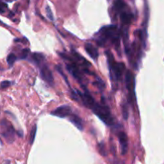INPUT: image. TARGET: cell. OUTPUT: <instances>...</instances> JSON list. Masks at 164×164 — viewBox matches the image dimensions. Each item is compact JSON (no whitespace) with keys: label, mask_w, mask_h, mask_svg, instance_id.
I'll use <instances>...</instances> for the list:
<instances>
[{"label":"cell","mask_w":164,"mask_h":164,"mask_svg":"<svg viewBox=\"0 0 164 164\" xmlns=\"http://www.w3.org/2000/svg\"><path fill=\"white\" fill-rule=\"evenodd\" d=\"M99 38L96 39L99 46H103L106 42L110 41L116 47L119 46L120 43V30L115 25L105 26L99 30L98 33Z\"/></svg>","instance_id":"6da1fadb"},{"label":"cell","mask_w":164,"mask_h":164,"mask_svg":"<svg viewBox=\"0 0 164 164\" xmlns=\"http://www.w3.org/2000/svg\"><path fill=\"white\" fill-rule=\"evenodd\" d=\"M106 55L107 57L108 67H109L110 77L111 82L115 84H117L119 80H121L123 73L126 71V67L123 63H118L114 58L113 55L110 51H106Z\"/></svg>","instance_id":"7a4b0ae2"},{"label":"cell","mask_w":164,"mask_h":164,"mask_svg":"<svg viewBox=\"0 0 164 164\" xmlns=\"http://www.w3.org/2000/svg\"><path fill=\"white\" fill-rule=\"evenodd\" d=\"M90 109L106 125H115V118L111 115L109 107L104 104V102L102 104H99V103L96 102L90 107Z\"/></svg>","instance_id":"3957f363"},{"label":"cell","mask_w":164,"mask_h":164,"mask_svg":"<svg viewBox=\"0 0 164 164\" xmlns=\"http://www.w3.org/2000/svg\"><path fill=\"white\" fill-rule=\"evenodd\" d=\"M59 55H61L62 58H63L64 59L68 61L66 67H67V71L70 72V74H71V75L75 79H77L78 81L79 82L83 81V74H82L81 70H80L79 67H78L77 64L73 61L72 58H70L69 56H67V55H65V54H59Z\"/></svg>","instance_id":"277c9868"},{"label":"cell","mask_w":164,"mask_h":164,"mask_svg":"<svg viewBox=\"0 0 164 164\" xmlns=\"http://www.w3.org/2000/svg\"><path fill=\"white\" fill-rule=\"evenodd\" d=\"M126 87L129 92V102L132 103L133 100L135 102V79H134V74L131 71H127L126 72Z\"/></svg>","instance_id":"5b68a950"},{"label":"cell","mask_w":164,"mask_h":164,"mask_svg":"<svg viewBox=\"0 0 164 164\" xmlns=\"http://www.w3.org/2000/svg\"><path fill=\"white\" fill-rule=\"evenodd\" d=\"M1 127V132L3 136L6 139L8 143H12L14 139V129L12 124L7 120L3 119L0 123Z\"/></svg>","instance_id":"8992f818"},{"label":"cell","mask_w":164,"mask_h":164,"mask_svg":"<svg viewBox=\"0 0 164 164\" xmlns=\"http://www.w3.org/2000/svg\"><path fill=\"white\" fill-rule=\"evenodd\" d=\"M71 53H72V55H73V57L71 58H72V60L76 64H77L78 67H82V70H83V72L87 73V74H93L90 72V71H89V68L91 67V65H90V63H89L88 61L84 58V57L80 55L78 53V52H76L75 51H74V50H72Z\"/></svg>","instance_id":"52a82bcc"},{"label":"cell","mask_w":164,"mask_h":164,"mask_svg":"<svg viewBox=\"0 0 164 164\" xmlns=\"http://www.w3.org/2000/svg\"><path fill=\"white\" fill-rule=\"evenodd\" d=\"M39 68V71H40V76L42 78V79L44 80L46 83H48L51 86H54L55 83V80H54L53 74L51 72V69L49 68L48 65L46 64V61L38 66Z\"/></svg>","instance_id":"ba28073f"},{"label":"cell","mask_w":164,"mask_h":164,"mask_svg":"<svg viewBox=\"0 0 164 164\" xmlns=\"http://www.w3.org/2000/svg\"><path fill=\"white\" fill-rule=\"evenodd\" d=\"M51 115L61 118L70 117V115H71V108L68 105H63L57 107L53 111H51Z\"/></svg>","instance_id":"9c48e42d"},{"label":"cell","mask_w":164,"mask_h":164,"mask_svg":"<svg viewBox=\"0 0 164 164\" xmlns=\"http://www.w3.org/2000/svg\"><path fill=\"white\" fill-rule=\"evenodd\" d=\"M118 138L120 146H121L122 155H125V154H127V150H128V138H127V134L123 131H120L118 134Z\"/></svg>","instance_id":"30bf717a"},{"label":"cell","mask_w":164,"mask_h":164,"mask_svg":"<svg viewBox=\"0 0 164 164\" xmlns=\"http://www.w3.org/2000/svg\"><path fill=\"white\" fill-rule=\"evenodd\" d=\"M85 51L87 53V55L94 60H97L98 57H99V51L98 49L94 46L93 44L90 43V42H87L85 44Z\"/></svg>","instance_id":"8fae6325"},{"label":"cell","mask_w":164,"mask_h":164,"mask_svg":"<svg viewBox=\"0 0 164 164\" xmlns=\"http://www.w3.org/2000/svg\"><path fill=\"white\" fill-rule=\"evenodd\" d=\"M119 16L120 19H121V22L123 23V24L127 25V26L131 24L133 20V18H134L133 14L131 12L130 9H127L126 10V11H123L122 13H120Z\"/></svg>","instance_id":"7c38bea8"},{"label":"cell","mask_w":164,"mask_h":164,"mask_svg":"<svg viewBox=\"0 0 164 164\" xmlns=\"http://www.w3.org/2000/svg\"><path fill=\"white\" fill-rule=\"evenodd\" d=\"M70 121H71V123L73 124L74 126H75L79 131H83V120L80 117H79L78 115H71L70 117Z\"/></svg>","instance_id":"4fadbf2b"},{"label":"cell","mask_w":164,"mask_h":164,"mask_svg":"<svg viewBox=\"0 0 164 164\" xmlns=\"http://www.w3.org/2000/svg\"><path fill=\"white\" fill-rule=\"evenodd\" d=\"M127 9H129L128 6L123 1L118 0V1H116L114 3V10H115L117 14H119L120 13H122L123 11H126Z\"/></svg>","instance_id":"5bb4252c"},{"label":"cell","mask_w":164,"mask_h":164,"mask_svg":"<svg viewBox=\"0 0 164 164\" xmlns=\"http://www.w3.org/2000/svg\"><path fill=\"white\" fill-rule=\"evenodd\" d=\"M30 60L38 67L42 63L45 62V57L41 53H33L30 57Z\"/></svg>","instance_id":"9a60e30c"},{"label":"cell","mask_w":164,"mask_h":164,"mask_svg":"<svg viewBox=\"0 0 164 164\" xmlns=\"http://www.w3.org/2000/svg\"><path fill=\"white\" fill-rule=\"evenodd\" d=\"M36 132H37V127H36V125H35L33 127H32L31 130H30V139H29V143H30V144H33L34 141H35V139H36Z\"/></svg>","instance_id":"2e32d148"},{"label":"cell","mask_w":164,"mask_h":164,"mask_svg":"<svg viewBox=\"0 0 164 164\" xmlns=\"http://www.w3.org/2000/svg\"><path fill=\"white\" fill-rule=\"evenodd\" d=\"M16 59H17V57H16V55H14V54L11 53L10 55H8V56H7V62L10 67H12L13 64H14V62L16 61Z\"/></svg>","instance_id":"e0dca14e"},{"label":"cell","mask_w":164,"mask_h":164,"mask_svg":"<svg viewBox=\"0 0 164 164\" xmlns=\"http://www.w3.org/2000/svg\"><path fill=\"white\" fill-rule=\"evenodd\" d=\"M121 107H122V114H123V117L125 120H127L129 116V111H128V107H127V104L126 103H123L121 105Z\"/></svg>","instance_id":"ac0fdd59"},{"label":"cell","mask_w":164,"mask_h":164,"mask_svg":"<svg viewBox=\"0 0 164 164\" xmlns=\"http://www.w3.org/2000/svg\"><path fill=\"white\" fill-rule=\"evenodd\" d=\"M94 85H96V87L99 89V90H103L105 88V83L104 82L102 81V79H100L99 78L97 77V81H96L94 83Z\"/></svg>","instance_id":"d6986e66"},{"label":"cell","mask_w":164,"mask_h":164,"mask_svg":"<svg viewBox=\"0 0 164 164\" xmlns=\"http://www.w3.org/2000/svg\"><path fill=\"white\" fill-rule=\"evenodd\" d=\"M29 53H30V50L28 48H26V49H23V51H21V54L19 55V58L20 59H25L27 58V56L29 55Z\"/></svg>","instance_id":"ffe728a7"},{"label":"cell","mask_w":164,"mask_h":164,"mask_svg":"<svg viewBox=\"0 0 164 164\" xmlns=\"http://www.w3.org/2000/svg\"><path fill=\"white\" fill-rule=\"evenodd\" d=\"M45 10H46V16H47V17H48V19H49L50 20H51V21H53V20H54V15H53V14H52V11H51V7H50L48 5H46V8H45Z\"/></svg>","instance_id":"44dd1931"},{"label":"cell","mask_w":164,"mask_h":164,"mask_svg":"<svg viewBox=\"0 0 164 164\" xmlns=\"http://www.w3.org/2000/svg\"><path fill=\"white\" fill-rule=\"evenodd\" d=\"M55 68L57 69V71H58V73H59V74H61V75L63 76L64 80H65V81H66V83H67V84L68 85L69 87H70V84H69V82H68V80H67V76H66V74L63 73V70H62V68H61V67H60V66H56V67H55Z\"/></svg>","instance_id":"7402d4cb"},{"label":"cell","mask_w":164,"mask_h":164,"mask_svg":"<svg viewBox=\"0 0 164 164\" xmlns=\"http://www.w3.org/2000/svg\"><path fill=\"white\" fill-rule=\"evenodd\" d=\"M7 9V5L4 2L0 1V14H3Z\"/></svg>","instance_id":"603a6c76"},{"label":"cell","mask_w":164,"mask_h":164,"mask_svg":"<svg viewBox=\"0 0 164 164\" xmlns=\"http://www.w3.org/2000/svg\"><path fill=\"white\" fill-rule=\"evenodd\" d=\"M11 85V82L10 81H3L0 83V87L2 89H6Z\"/></svg>","instance_id":"cb8c5ba5"},{"label":"cell","mask_w":164,"mask_h":164,"mask_svg":"<svg viewBox=\"0 0 164 164\" xmlns=\"http://www.w3.org/2000/svg\"><path fill=\"white\" fill-rule=\"evenodd\" d=\"M99 153H100V155L105 156V155H106V150H105L104 144H103V143H100V144H99Z\"/></svg>","instance_id":"d4e9b609"},{"label":"cell","mask_w":164,"mask_h":164,"mask_svg":"<svg viewBox=\"0 0 164 164\" xmlns=\"http://www.w3.org/2000/svg\"><path fill=\"white\" fill-rule=\"evenodd\" d=\"M115 164H119V163H115Z\"/></svg>","instance_id":"484cf974"}]
</instances>
